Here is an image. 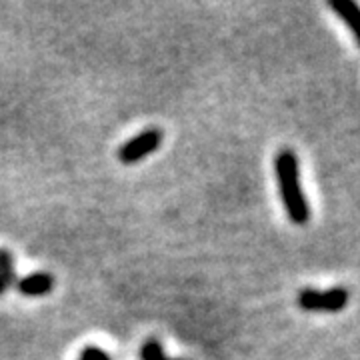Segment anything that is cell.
Wrapping results in <instances>:
<instances>
[{"label":"cell","instance_id":"cell-1","mask_svg":"<svg viewBox=\"0 0 360 360\" xmlns=\"http://www.w3.org/2000/svg\"><path fill=\"white\" fill-rule=\"evenodd\" d=\"M274 170H276V180H278V191L283 198L284 210L288 219L295 224H307L310 219L309 200L302 193L300 186V176H298V158L292 150H283L278 153L274 160Z\"/></svg>","mask_w":360,"mask_h":360},{"label":"cell","instance_id":"cell-2","mask_svg":"<svg viewBox=\"0 0 360 360\" xmlns=\"http://www.w3.org/2000/svg\"><path fill=\"white\" fill-rule=\"evenodd\" d=\"M348 304L347 288H330L326 292L304 288L298 295V307L309 312H340Z\"/></svg>","mask_w":360,"mask_h":360},{"label":"cell","instance_id":"cell-3","mask_svg":"<svg viewBox=\"0 0 360 360\" xmlns=\"http://www.w3.org/2000/svg\"><path fill=\"white\" fill-rule=\"evenodd\" d=\"M162 139H165V134L160 129H146L118 148V160L122 165H136L142 158L158 150V146L162 144Z\"/></svg>","mask_w":360,"mask_h":360},{"label":"cell","instance_id":"cell-4","mask_svg":"<svg viewBox=\"0 0 360 360\" xmlns=\"http://www.w3.org/2000/svg\"><path fill=\"white\" fill-rule=\"evenodd\" d=\"M52 286H54V278L49 272H37L20 278L16 283V290L25 296H44L51 292Z\"/></svg>","mask_w":360,"mask_h":360},{"label":"cell","instance_id":"cell-5","mask_svg":"<svg viewBox=\"0 0 360 360\" xmlns=\"http://www.w3.org/2000/svg\"><path fill=\"white\" fill-rule=\"evenodd\" d=\"M330 8L335 11L345 22L347 26L352 30V34L356 37L360 44V6L356 2H352V0H333L330 2Z\"/></svg>","mask_w":360,"mask_h":360},{"label":"cell","instance_id":"cell-6","mask_svg":"<svg viewBox=\"0 0 360 360\" xmlns=\"http://www.w3.org/2000/svg\"><path fill=\"white\" fill-rule=\"evenodd\" d=\"M0 278L4 286H16L18 278H16V272H14V258L8 250L0 248Z\"/></svg>","mask_w":360,"mask_h":360},{"label":"cell","instance_id":"cell-7","mask_svg":"<svg viewBox=\"0 0 360 360\" xmlns=\"http://www.w3.org/2000/svg\"><path fill=\"white\" fill-rule=\"evenodd\" d=\"M141 360H179V359H168L162 352V347L156 340H148L141 347Z\"/></svg>","mask_w":360,"mask_h":360},{"label":"cell","instance_id":"cell-8","mask_svg":"<svg viewBox=\"0 0 360 360\" xmlns=\"http://www.w3.org/2000/svg\"><path fill=\"white\" fill-rule=\"evenodd\" d=\"M78 360H110V356L104 352L103 348L86 347L82 350V354H80V359Z\"/></svg>","mask_w":360,"mask_h":360},{"label":"cell","instance_id":"cell-9","mask_svg":"<svg viewBox=\"0 0 360 360\" xmlns=\"http://www.w3.org/2000/svg\"><path fill=\"white\" fill-rule=\"evenodd\" d=\"M6 292V286H4V283H2V278H0V296Z\"/></svg>","mask_w":360,"mask_h":360}]
</instances>
